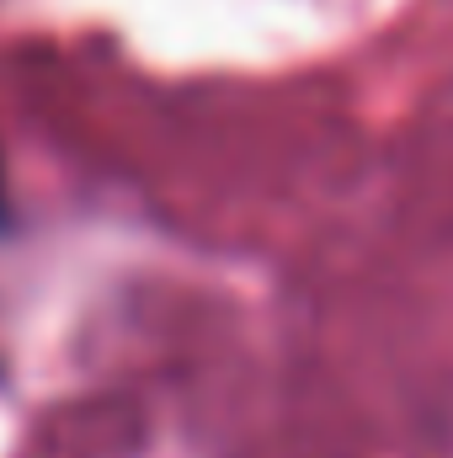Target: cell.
I'll list each match as a JSON object with an SVG mask.
<instances>
[{
  "mask_svg": "<svg viewBox=\"0 0 453 458\" xmlns=\"http://www.w3.org/2000/svg\"><path fill=\"white\" fill-rule=\"evenodd\" d=\"M5 219H11V208H5V182H0V229H5Z\"/></svg>",
  "mask_w": 453,
  "mask_h": 458,
  "instance_id": "1",
  "label": "cell"
}]
</instances>
